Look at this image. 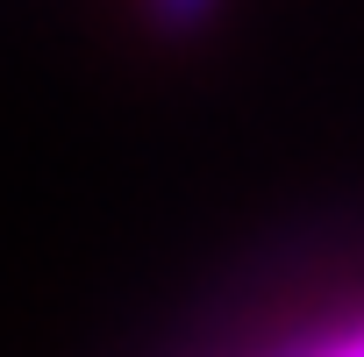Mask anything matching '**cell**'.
<instances>
[{
	"instance_id": "obj_2",
	"label": "cell",
	"mask_w": 364,
	"mask_h": 357,
	"mask_svg": "<svg viewBox=\"0 0 364 357\" xmlns=\"http://www.w3.org/2000/svg\"><path fill=\"white\" fill-rule=\"evenodd\" d=\"M300 357H364V321H350V329H336V336H321V343H307Z\"/></svg>"
},
{
	"instance_id": "obj_1",
	"label": "cell",
	"mask_w": 364,
	"mask_h": 357,
	"mask_svg": "<svg viewBox=\"0 0 364 357\" xmlns=\"http://www.w3.org/2000/svg\"><path fill=\"white\" fill-rule=\"evenodd\" d=\"M215 8H222V0H143V15H150L164 36H193Z\"/></svg>"
}]
</instances>
